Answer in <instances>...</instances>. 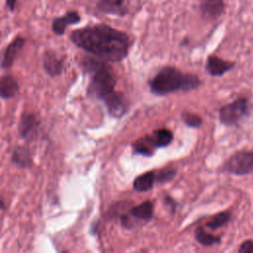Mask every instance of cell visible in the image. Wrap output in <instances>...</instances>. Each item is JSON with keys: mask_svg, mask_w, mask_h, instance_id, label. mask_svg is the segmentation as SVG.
Returning a JSON list of instances; mask_svg holds the SVG:
<instances>
[{"mask_svg": "<svg viewBox=\"0 0 253 253\" xmlns=\"http://www.w3.org/2000/svg\"><path fill=\"white\" fill-rule=\"evenodd\" d=\"M40 126L41 123L34 113L23 112L18 124V133L26 141H32L37 138Z\"/></svg>", "mask_w": 253, "mask_h": 253, "instance_id": "obj_6", "label": "cell"}, {"mask_svg": "<svg viewBox=\"0 0 253 253\" xmlns=\"http://www.w3.org/2000/svg\"><path fill=\"white\" fill-rule=\"evenodd\" d=\"M164 202H165V205H166V206H168V207L172 208V211H175L176 204H175V202L173 201V199H172V198H170V197H166V198H165V200H164Z\"/></svg>", "mask_w": 253, "mask_h": 253, "instance_id": "obj_26", "label": "cell"}, {"mask_svg": "<svg viewBox=\"0 0 253 253\" xmlns=\"http://www.w3.org/2000/svg\"><path fill=\"white\" fill-rule=\"evenodd\" d=\"M129 214L137 219L147 221L153 215V205L149 201H145L140 205L133 207L129 211Z\"/></svg>", "mask_w": 253, "mask_h": 253, "instance_id": "obj_17", "label": "cell"}, {"mask_svg": "<svg viewBox=\"0 0 253 253\" xmlns=\"http://www.w3.org/2000/svg\"><path fill=\"white\" fill-rule=\"evenodd\" d=\"M17 2H18V0H5V4H6L7 9L10 12H14L15 9H16V6H17Z\"/></svg>", "mask_w": 253, "mask_h": 253, "instance_id": "obj_25", "label": "cell"}, {"mask_svg": "<svg viewBox=\"0 0 253 253\" xmlns=\"http://www.w3.org/2000/svg\"><path fill=\"white\" fill-rule=\"evenodd\" d=\"M42 68L50 77L59 76L64 70V59L54 50L47 49L42 55Z\"/></svg>", "mask_w": 253, "mask_h": 253, "instance_id": "obj_9", "label": "cell"}, {"mask_svg": "<svg viewBox=\"0 0 253 253\" xmlns=\"http://www.w3.org/2000/svg\"><path fill=\"white\" fill-rule=\"evenodd\" d=\"M103 101L105 102L109 114L115 118H121L128 109V103L121 92L114 91L105 97Z\"/></svg>", "mask_w": 253, "mask_h": 253, "instance_id": "obj_8", "label": "cell"}, {"mask_svg": "<svg viewBox=\"0 0 253 253\" xmlns=\"http://www.w3.org/2000/svg\"><path fill=\"white\" fill-rule=\"evenodd\" d=\"M25 42L26 40L23 37L18 36L5 47L0 61V67L2 69H8L13 66L19 53L23 49Z\"/></svg>", "mask_w": 253, "mask_h": 253, "instance_id": "obj_10", "label": "cell"}, {"mask_svg": "<svg viewBox=\"0 0 253 253\" xmlns=\"http://www.w3.org/2000/svg\"><path fill=\"white\" fill-rule=\"evenodd\" d=\"M11 161L14 165L20 168H23V169L31 168L33 165L32 150L28 145L16 146L12 152Z\"/></svg>", "mask_w": 253, "mask_h": 253, "instance_id": "obj_13", "label": "cell"}, {"mask_svg": "<svg viewBox=\"0 0 253 253\" xmlns=\"http://www.w3.org/2000/svg\"><path fill=\"white\" fill-rule=\"evenodd\" d=\"M230 217H231V214L229 211H221L214 214L207 223V225L211 229H216L226 224L229 221Z\"/></svg>", "mask_w": 253, "mask_h": 253, "instance_id": "obj_21", "label": "cell"}, {"mask_svg": "<svg viewBox=\"0 0 253 253\" xmlns=\"http://www.w3.org/2000/svg\"><path fill=\"white\" fill-rule=\"evenodd\" d=\"M132 147L136 153L144 156H150L154 153V150L157 146L153 140L152 135H146L137 139L132 144Z\"/></svg>", "mask_w": 253, "mask_h": 253, "instance_id": "obj_16", "label": "cell"}, {"mask_svg": "<svg viewBox=\"0 0 253 253\" xmlns=\"http://www.w3.org/2000/svg\"><path fill=\"white\" fill-rule=\"evenodd\" d=\"M225 170L236 175L253 172V151H237L225 163Z\"/></svg>", "mask_w": 253, "mask_h": 253, "instance_id": "obj_5", "label": "cell"}, {"mask_svg": "<svg viewBox=\"0 0 253 253\" xmlns=\"http://www.w3.org/2000/svg\"><path fill=\"white\" fill-rule=\"evenodd\" d=\"M80 21H81L80 14L75 10H70V11H67L64 15L56 17L52 20L51 30L53 34H55L56 36H62L64 35L68 26L76 25L80 23Z\"/></svg>", "mask_w": 253, "mask_h": 253, "instance_id": "obj_11", "label": "cell"}, {"mask_svg": "<svg viewBox=\"0 0 253 253\" xmlns=\"http://www.w3.org/2000/svg\"><path fill=\"white\" fill-rule=\"evenodd\" d=\"M182 121L191 127H199L202 125V119L193 113H189V112H184L181 115Z\"/></svg>", "mask_w": 253, "mask_h": 253, "instance_id": "obj_23", "label": "cell"}, {"mask_svg": "<svg viewBox=\"0 0 253 253\" xmlns=\"http://www.w3.org/2000/svg\"><path fill=\"white\" fill-rule=\"evenodd\" d=\"M70 41L79 48L107 62L122 61L128 53L126 33L106 24H96L73 30Z\"/></svg>", "mask_w": 253, "mask_h": 253, "instance_id": "obj_1", "label": "cell"}, {"mask_svg": "<svg viewBox=\"0 0 253 253\" xmlns=\"http://www.w3.org/2000/svg\"><path fill=\"white\" fill-rule=\"evenodd\" d=\"M152 137L157 147H165L171 143L173 139V133L167 128H160L153 132Z\"/></svg>", "mask_w": 253, "mask_h": 253, "instance_id": "obj_19", "label": "cell"}, {"mask_svg": "<svg viewBox=\"0 0 253 253\" xmlns=\"http://www.w3.org/2000/svg\"><path fill=\"white\" fill-rule=\"evenodd\" d=\"M155 181V172L149 171L136 177L133 181V188L138 192H146L150 190Z\"/></svg>", "mask_w": 253, "mask_h": 253, "instance_id": "obj_18", "label": "cell"}, {"mask_svg": "<svg viewBox=\"0 0 253 253\" xmlns=\"http://www.w3.org/2000/svg\"><path fill=\"white\" fill-rule=\"evenodd\" d=\"M85 71L91 73L87 93L89 96L102 100L115 91L116 77L107 61L100 58L86 57L81 62Z\"/></svg>", "mask_w": 253, "mask_h": 253, "instance_id": "obj_2", "label": "cell"}, {"mask_svg": "<svg viewBox=\"0 0 253 253\" xmlns=\"http://www.w3.org/2000/svg\"><path fill=\"white\" fill-rule=\"evenodd\" d=\"M0 36H1V32H0Z\"/></svg>", "mask_w": 253, "mask_h": 253, "instance_id": "obj_28", "label": "cell"}, {"mask_svg": "<svg viewBox=\"0 0 253 253\" xmlns=\"http://www.w3.org/2000/svg\"><path fill=\"white\" fill-rule=\"evenodd\" d=\"M234 66V63L231 61L223 60L215 55H211L207 59V70L212 76H220L230 70Z\"/></svg>", "mask_w": 253, "mask_h": 253, "instance_id": "obj_14", "label": "cell"}, {"mask_svg": "<svg viewBox=\"0 0 253 253\" xmlns=\"http://www.w3.org/2000/svg\"><path fill=\"white\" fill-rule=\"evenodd\" d=\"M130 0H97L96 8L103 14L123 17L129 12Z\"/></svg>", "mask_w": 253, "mask_h": 253, "instance_id": "obj_7", "label": "cell"}, {"mask_svg": "<svg viewBox=\"0 0 253 253\" xmlns=\"http://www.w3.org/2000/svg\"><path fill=\"white\" fill-rule=\"evenodd\" d=\"M20 91V86L17 79L10 75L5 74L0 76V97L3 99H11L15 97Z\"/></svg>", "mask_w": 253, "mask_h": 253, "instance_id": "obj_15", "label": "cell"}, {"mask_svg": "<svg viewBox=\"0 0 253 253\" xmlns=\"http://www.w3.org/2000/svg\"><path fill=\"white\" fill-rule=\"evenodd\" d=\"M238 252L240 253H251L253 252V241L252 240H246L241 243Z\"/></svg>", "mask_w": 253, "mask_h": 253, "instance_id": "obj_24", "label": "cell"}, {"mask_svg": "<svg viewBox=\"0 0 253 253\" xmlns=\"http://www.w3.org/2000/svg\"><path fill=\"white\" fill-rule=\"evenodd\" d=\"M248 102L246 98H238L219 110V120L226 126L238 123L247 113Z\"/></svg>", "mask_w": 253, "mask_h": 253, "instance_id": "obj_4", "label": "cell"}, {"mask_svg": "<svg viewBox=\"0 0 253 253\" xmlns=\"http://www.w3.org/2000/svg\"><path fill=\"white\" fill-rule=\"evenodd\" d=\"M195 237L199 243L204 246H211L214 243H218L220 238L218 236L212 235L207 232L203 227H198L195 231Z\"/></svg>", "mask_w": 253, "mask_h": 253, "instance_id": "obj_20", "label": "cell"}, {"mask_svg": "<svg viewBox=\"0 0 253 253\" xmlns=\"http://www.w3.org/2000/svg\"><path fill=\"white\" fill-rule=\"evenodd\" d=\"M7 210V206L5 201L3 200V198L0 196V211H4Z\"/></svg>", "mask_w": 253, "mask_h": 253, "instance_id": "obj_27", "label": "cell"}, {"mask_svg": "<svg viewBox=\"0 0 253 253\" xmlns=\"http://www.w3.org/2000/svg\"><path fill=\"white\" fill-rule=\"evenodd\" d=\"M225 9L223 0H202L200 4V12L203 18L208 20H215L219 18Z\"/></svg>", "mask_w": 253, "mask_h": 253, "instance_id": "obj_12", "label": "cell"}, {"mask_svg": "<svg viewBox=\"0 0 253 253\" xmlns=\"http://www.w3.org/2000/svg\"><path fill=\"white\" fill-rule=\"evenodd\" d=\"M176 175V170L168 167L155 172V180L159 183H165L171 181Z\"/></svg>", "mask_w": 253, "mask_h": 253, "instance_id": "obj_22", "label": "cell"}, {"mask_svg": "<svg viewBox=\"0 0 253 253\" xmlns=\"http://www.w3.org/2000/svg\"><path fill=\"white\" fill-rule=\"evenodd\" d=\"M198 76L182 73L180 70L167 66L162 68L150 81L151 92L156 95H167L176 91H190L200 86Z\"/></svg>", "mask_w": 253, "mask_h": 253, "instance_id": "obj_3", "label": "cell"}]
</instances>
